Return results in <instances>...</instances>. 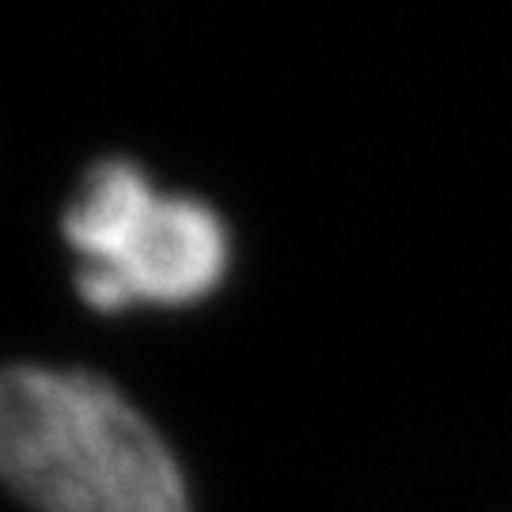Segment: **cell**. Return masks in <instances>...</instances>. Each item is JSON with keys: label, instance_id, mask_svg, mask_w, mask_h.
<instances>
[{"label": "cell", "instance_id": "cell-1", "mask_svg": "<svg viewBox=\"0 0 512 512\" xmlns=\"http://www.w3.org/2000/svg\"><path fill=\"white\" fill-rule=\"evenodd\" d=\"M0 482L35 512H190L160 429L76 368H0Z\"/></svg>", "mask_w": 512, "mask_h": 512}, {"label": "cell", "instance_id": "cell-2", "mask_svg": "<svg viewBox=\"0 0 512 512\" xmlns=\"http://www.w3.org/2000/svg\"><path fill=\"white\" fill-rule=\"evenodd\" d=\"M65 239L80 258L76 289L95 311L190 308L217 293L232 258L209 205L156 194L126 160L92 167L65 209Z\"/></svg>", "mask_w": 512, "mask_h": 512}]
</instances>
